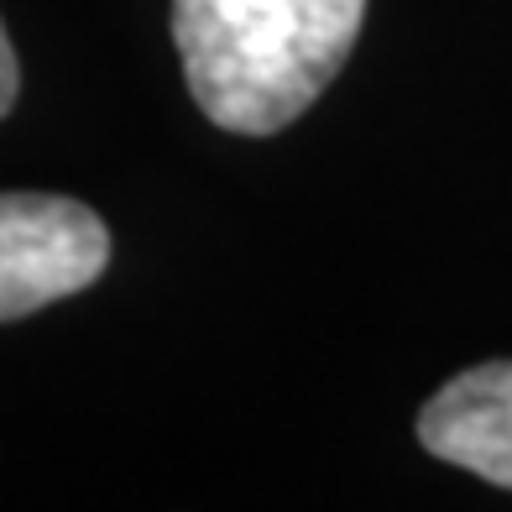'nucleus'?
Segmentation results:
<instances>
[{
    "label": "nucleus",
    "instance_id": "nucleus-4",
    "mask_svg": "<svg viewBox=\"0 0 512 512\" xmlns=\"http://www.w3.org/2000/svg\"><path fill=\"white\" fill-rule=\"evenodd\" d=\"M16 89H21V68H16V53H11L6 27H0V115L16 105Z\"/></svg>",
    "mask_w": 512,
    "mask_h": 512
},
{
    "label": "nucleus",
    "instance_id": "nucleus-3",
    "mask_svg": "<svg viewBox=\"0 0 512 512\" xmlns=\"http://www.w3.org/2000/svg\"><path fill=\"white\" fill-rule=\"evenodd\" d=\"M418 439L439 460L512 492V361H486L445 382L418 413Z\"/></svg>",
    "mask_w": 512,
    "mask_h": 512
},
{
    "label": "nucleus",
    "instance_id": "nucleus-2",
    "mask_svg": "<svg viewBox=\"0 0 512 512\" xmlns=\"http://www.w3.org/2000/svg\"><path fill=\"white\" fill-rule=\"evenodd\" d=\"M110 262V230L63 194H0V319L84 293Z\"/></svg>",
    "mask_w": 512,
    "mask_h": 512
},
{
    "label": "nucleus",
    "instance_id": "nucleus-1",
    "mask_svg": "<svg viewBox=\"0 0 512 512\" xmlns=\"http://www.w3.org/2000/svg\"><path fill=\"white\" fill-rule=\"evenodd\" d=\"M366 0H173V42L220 131L293 126L345 68Z\"/></svg>",
    "mask_w": 512,
    "mask_h": 512
}]
</instances>
